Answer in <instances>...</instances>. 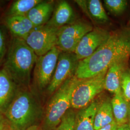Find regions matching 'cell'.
Here are the masks:
<instances>
[{
  "label": "cell",
  "mask_w": 130,
  "mask_h": 130,
  "mask_svg": "<svg viewBox=\"0 0 130 130\" xmlns=\"http://www.w3.org/2000/svg\"><path fill=\"white\" fill-rule=\"evenodd\" d=\"M130 56V29H118L110 32L107 41L92 56L79 61L75 76L79 79L93 77Z\"/></svg>",
  "instance_id": "cell-1"
},
{
  "label": "cell",
  "mask_w": 130,
  "mask_h": 130,
  "mask_svg": "<svg viewBox=\"0 0 130 130\" xmlns=\"http://www.w3.org/2000/svg\"><path fill=\"white\" fill-rule=\"evenodd\" d=\"M38 57L25 40L12 37L3 69L19 88H29Z\"/></svg>",
  "instance_id": "cell-2"
},
{
  "label": "cell",
  "mask_w": 130,
  "mask_h": 130,
  "mask_svg": "<svg viewBox=\"0 0 130 130\" xmlns=\"http://www.w3.org/2000/svg\"><path fill=\"white\" fill-rule=\"evenodd\" d=\"M41 108L29 88H19L4 113L11 130H26L37 125Z\"/></svg>",
  "instance_id": "cell-3"
},
{
  "label": "cell",
  "mask_w": 130,
  "mask_h": 130,
  "mask_svg": "<svg viewBox=\"0 0 130 130\" xmlns=\"http://www.w3.org/2000/svg\"><path fill=\"white\" fill-rule=\"evenodd\" d=\"M82 79L75 76L66 80L54 93L47 105L42 130H54L71 108L75 89Z\"/></svg>",
  "instance_id": "cell-4"
},
{
  "label": "cell",
  "mask_w": 130,
  "mask_h": 130,
  "mask_svg": "<svg viewBox=\"0 0 130 130\" xmlns=\"http://www.w3.org/2000/svg\"><path fill=\"white\" fill-rule=\"evenodd\" d=\"M105 70L93 77L82 79L73 93L71 108L79 110L88 106L105 89Z\"/></svg>",
  "instance_id": "cell-5"
},
{
  "label": "cell",
  "mask_w": 130,
  "mask_h": 130,
  "mask_svg": "<svg viewBox=\"0 0 130 130\" xmlns=\"http://www.w3.org/2000/svg\"><path fill=\"white\" fill-rule=\"evenodd\" d=\"M93 28L91 24L82 20L59 28L56 47L61 52L74 53L82 39Z\"/></svg>",
  "instance_id": "cell-6"
},
{
  "label": "cell",
  "mask_w": 130,
  "mask_h": 130,
  "mask_svg": "<svg viewBox=\"0 0 130 130\" xmlns=\"http://www.w3.org/2000/svg\"><path fill=\"white\" fill-rule=\"evenodd\" d=\"M58 30L45 24L35 28L25 41L38 56H43L56 46Z\"/></svg>",
  "instance_id": "cell-7"
},
{
  "label": "cell",
  "mask_w": 130,
  "mask_h": 130,
  "mask_svg": "<svg viewBox=\"0 0 130 130\" xmlns=\"http://www.w3.org/2000/svg\"><path fill=\"white\" fill-rule=\"evenodd\" d=\"M61 51L56 46L43 56L38 57L34 66L33 80L41 90L47 88L51 81Z\"/></svg>",
  "instance_id": "cell-8"
},
{
  "label": "cell",
  "mask_w": 130,
  "mask_h": 130,
  "mask_svg": "<svg viewBox=\"0 0 130 130\" xmlns=\"http://www.w3.org/2000/svg\"><path fill=\"white\" fill-rule=\"evenodd\" d=\"M79 62L74 53L61 52L54 74L47 88L49 94L55 93L66 80L74 76Z\"/></svg>",
  "instance_id": "cell-9"
},
{
  "label": "cell",
  "mask_w": 130,
  "mask_h": 130,
  "mask_svg": "<svg viewBox=\"0 0 130 130\" xmlns=\"http://www.w3.org/2000/svg\"><path fill=\"white\" fill-rule=\"evenodd\" d=\"M110 32L107 30L95 27L85 35L76 47L75 54L78 60L87 58L107 41Z\"/></svg>",
  "instance_id": "cell-10"
},
{
  "label": "cell",
  "mask_w": 130,
  "mask_h": 130,
  "mask_svg": "<svg viewBox=\"0 0 130 130\" xmlns=\"http://www.w3.org/2000/svg\"><path fill=\"white\" fill-rule=\"evenodd\" d=\"M129 58L115 62L108 69L105 79V89L113 94L121 91L122 75L128 67Z\"/></svg>",
  "instance_id": "cell-11"
},
{
  "label": "cell",
  "mask_w": 130,
  "mask_h": 130,
  "mask_svg": "<svg viewBox=\"0 0 130 130\" xmlns=\"http://www.w3.org/2000/svg\"><path fill=\"white\" fill-rule=\"evenodd\" d=\"M76 20V14L71 6L68 2L61 1L56 5L51 18L46 24L59 28Z\"/></svg>",
  "instance_id": "cell-12"
},
{
  "label": "cell",
  "mask_w": 130,
  "mask_h": 130,
  "mask_svg": "<svg viewBox=\"0 0 130 130\" xmlns=\"http://www.w3.org/2000/svg\"><path fill=\"white\" fill-rule=\"evenodd\" d=\"M19 88L4 70H0V113L4 114Z\"/></svg>",
  "instance_id": "cell-13"
},
{
  "label": "cell",
  "mask_w": 130,
  "mask_h": 130,
  "mask_svg": "<svg viewBox=\"0 0 130 130\" xmlns=\"http://www.w3.org/2000/svg\"><path fill=\"white\" fill-rule=\"evenodd\" d=\"M5 22L12 37L24 40L35 28L27 15L6 16Z\"/></svg>",
  "instance_id": "cell-14"
},
{
  "label": "cell",
  "mask_w": 130,
  "mask_h": 130,
  "mask_svg": "<svg viewBox=\"0 0 130 130\" xmlns=\"http://www.w3.org/2000/svg\"><path fill=\"white\" fill-rule=\"evenodd\" d=\"M75 2L94 23L102 25L109 22V19L101 1L99 0H76Z\"/></svg>",
  "instance_id": "cell-15"
},
{
  "label": "cell",
  "mask_w": 130,
  "mask_h": 130,
  "mask_svg": "<svg viewBox=\"0 0 130 130\" xmlns=\"http://www.w3.org/2000/svg\"><path fill=\"white\" fill-rule=\"evenodd\" d=\"M100 102L95 99L88 106L76 113L74 130H94V117Z\"/></svg>",
  "instance_id": "cell-16"
},
{
  "label": "cell",
  "mask_w": 130,
  "mask_h": 130,
  "mask_svg": "<svg viewBox=\"0 0 130 130\" xmlns=\"http://www.w3.org/2000/svg\"><path fill=\"white\" fill-rule=\"evenodd\" d=\"M55 9L54 1H42L26 15L35 28L45 25L49 21Z\"/></svg>",
  "instance_id": "cell-17"
},
{
  "label": "cell",
  "mask_w": 130,
  "mask_h": 130,
  "mask_svg": "<svg viewBox=\"0 0 130 130\" xmlns=\"http://www.w3.org/2000/svg\"><path fill=\"white\" fill-rule=\"evenodd\" d=\"M114 120L118 126L128 123L129 113V102L124 98L122 92L114 94L111 99Z\"/></svg>",
  "instance_id": "cell-18"
},
{
  "label": "cell",
  "mask_w": 130,
  "mask_h": 130,
  "mask_svg": "<svg viewBox=\"0 0 130 130\" xmlns=\"http://www.w3.org/2000/svg\"><path fill=\"white\" fill-rule=\"evenodd\" d=\"M114 121L115 120L112 108L111 99H107L100 102L94 117V130H98Z\"/></svg>",
  "instance_id": "cell-19"
},
{
  "label": "cell",
  "mask_w": 130,
  "mask_h": 130,
  "mask_svg": "<svg viewBox=\"0 0 130 130\" xmlns=\"http://www.w3.org/2000/svg\"><path fill=\"white\" fill-rule=\"evenodd\" d=\"M42 0H18L14 2L8 10L6 16L26 15Z\"/></svg>",
  "instance_id": "cell-20"
},
{
  "label": "cell",
  "mask_w": 130,
  "mask_h": 130,
  "mask_svg": "<svg viewBox=\"0 0 130 130\" xmlns=\"http://www.w3.org/2000/svg\"><path fill=\"white\" fill-rule=\"evenodd\" d=\"M104 2L107 10L114 15L123 14L128 6V2L126 0H105Z\"/></svg>",
  "instance_id": "cell-21"
},
{
  "label": "cell",
  "mask_w": 130,
  "mask_h": 130,
  "mask_svg": "<svg viewBox=\"0 0 130 130\" xmlns=\"http://www.w3.org/2000/svg\"><path fill=\"white\" fill-rule=\"evenodd\" d=\"M76 114L74 110L70 108L63 117L59 125L54 130H74Z\"/></svg>",
  "instance_id": "cell-22"
},
{
  "label": "cell",
  "mask_w": 130,
  "mask_h": 130,
  "mask_svg": "<svg viewBox=\"0 0 130 130\" xmlns=\"http://www.w3.org/2000/svg\"><path fill=\"white\" fill-rule=\"evenodd\" d=\"M121 91L126 100L130 102V68L128 67L122 75Z\"/></svg>",
  "instance_id": "cell-23"
},
{
  "label": "cell",
  "mask_w": 130,
  "mask_h": 130,
  "mask_svg": "<svg viewBox=\"0 0 130 130\" xmlns=\"http://www.w3.org/2000/svg\"><path fill=\"white\" fill-rule=\"evenodd\" d=\"M7 50L6 34L5 31L0 28V66L4 64Z\"/></svg>",
  "instance_id": "cell-24"
},
{
  "label": "cell",
  "mask_w": 130,
  "mask_h": 130,
  "mask_svg": "<svg viewBox=\"0 0 130 130\" xmlns=\"http://www.w3.org/2000/svg\"><path fill=\"white\" fill-rule=\"evenodd\" d=\"M0 130H11L4 115L0 113Z\"/></svg>",
  "instance_id": "cell-25"
},
{
  "label": "cell",
  "mask_w": 130,
  "mask_h": 130,
  "mask_svg": "<svg viewBox=\"0 0 130 130\" xmlns=\"http://www.w3.org/2000/svg\"><path fill=\"white\" fill-rule=\"evenodd\" d=\"M118 127L119 126L117 124L116 122L115 121L111 123L104 126L97 130H117Z\"/></svg>",
  "instance_id": "cell-26"
},
{
  "label": "cell",
  "mask_w": 130,
  "mask_h": 130,
  "mask_svg": "<svg viewBox=\"0 0 130 130\" xmlns=\"http://www.w3.org/2000/svg\"><path fill=\"white\" fill-rule=\"evenodd\" d=\"M117 130H130V129L128 124H126L123 125L119 126Z\"/></svg>",
  "instance_id": "cell-27"
},
{
  "label": "cell",
  "mask_w": 130,
  "mask_h": 130,
  "mask_svg": "<svg viewBox=\"0 0 130 130\" xmlns=\"http://www.w3.org/2000/svg\"><path fill=\"white\" fill-rule=\"evenodd\" d=\"M26 130H42V128H41L38 125H35L33 126Z\"/></svg>",
  "instance_id": "cell-28"
},
{
  "label": "cell",
  "mask_w": 130,
  "mask_h": 130,
  "mask_svg": "<svg viewBox=\"0 0 130 130\" xmlns=\"http://www.w3.org/2000/svg\"><path fill=\"white\" fill-rule=\"evenodd\" d=\"M129 106H130V108H129V117H128V125L129 126L130 129V102H129Z\"/></svg>",
  "instance_id": "cell-29"
},
{
  "label": "cell",
  "mask_w": 130,
  "mask_h": 130,
  "mask_svg": "<svg viewBox=\"0 0 130 130\" xmlns=\"http://www.w3.org/2000/svg\"><path fill=\"white\" fill-rule=\"evenodd\" d=\"M129 25L130 26V20H129Z\"/></svg>",
  "instance_id": "cell-30"
}]
</instances>
